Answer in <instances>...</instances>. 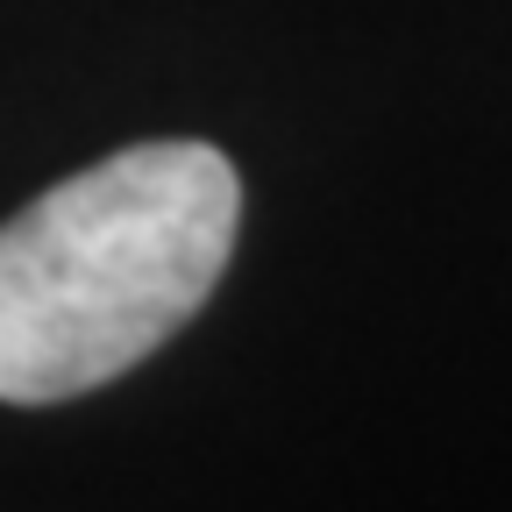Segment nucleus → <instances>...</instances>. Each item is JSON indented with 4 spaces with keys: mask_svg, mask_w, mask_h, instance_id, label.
I'll return each instance as SVG.
<instances>
[{
    "mask_svg": "<svg viewBox=\"0 0 512 512\" xmlns=\"http://www.w3.org/2000/svg\"><path fill=\"white\" fill-rule=\"evenodd\" d=\"M242 178L214 143H128L0 221V399L100 392L228 271Z\"/></svg>",
    "mask_w": 512,
    "mask_h": 512,
    "instance_id": "1",
    "label": "nucleus"
}]
</instances>
